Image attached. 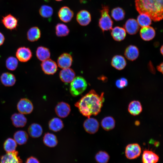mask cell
I'll use <instances>...</instances> for the list:
<instances>
[{
	"mask_svg": "<svg viewBox=\"0 0 163 163\" xmlns=\"http://www.w3.org/2000/svg\"><path fill=\"white\" fill-rule=\"evenodd\" d=\"M5 40V37L3 34L0 32V46L2 45Z\"/></svg>",
	"mask_w": 163,
	"mask_h": 163,
	"instance_id": "obj_42",
	"label": "cell"
},
{
	"mask_svg": "<svg viewBox=\"0 0 163 163\" xmlns=\"http://www.w3.org/2000/svg\"><path fill=\"white\" fill-rule=\"evenodd\" d=\"M111 30V35L115 40L120 41L125 38L126 34V30L124 28L116 26Z\"/></svg>",
	"mask_w": 163,
	"mask_h": 163,
	"instance_id": "obj_24",
	"label": "cell"
},
{
	"mask_svg": "<svg viewBox=\"0 0 163 163\" xmlns=\"http://www.w3.org/2000/svg\"><path fill=\"white\" fill-rule=\"evenodd\" d=\"M102 127L105 130L109 131L113 129L115 122L114 118L111 117H106L104 118L101 123Z\"/></svg>",
	"mask_w": 163,
	"mask_h": 163,
	"instance_id": "obj_32",
	"label": "cell"
},
{
	"mask_svg": "<svg viewBox=\"0 0 163 163\" xmlns=\"http://www.w3.org/2000/svg\"><path fill=\"white\" fill-rule=\"evenodd\" d=\"M127 84V80L124 78H122L120 79L117 80L116 82V85L117 87L120 89L126 87Z\"/></svg>",
	"mask_w": 163,
	"mask_h": 163,
	"instance_id": "obj_40",
	"label": "cell"
},
{
	"mask_svg": "<svg viewBox=\"0 0 163 163\" xmlns=\"http://www.w3.org/2000/svg\"><path fill=\"white\" fill-rule=\"evenodd\" d=\"M129 112L133 116L139 115L142 110V107L139 101H133L129 104L128 107Z\"/></svg>",
	"mask_w": 163,
	"mask_h": 163,
	"instance_id": "obj_31",
	"label": "cell"
},
{
	"mask_svg": "<svg viewBox=\"0 0 163 163\" xmlns=\"http://www.w3.org/2000/svg\"><path fill=\"white\" fill-rule=\"evenodd\" d=\"M87 86V84L85 79L82 77L77 76L71 82L70 91L72 96L76 97L84 92Z\"/></svg>",
	"mask_w": 163,
	"mask_h": 163,
	"instance_id": "obj_3",
	"label": "cell"
},
{
	"mask_svg": "<svg viewBox=\"0 0 163 163\" xmlns=\"http://www.w3.org/2000/svg\"><path fill=\"white\" fill-rule=\"evenodd\" d=\"M163 45H162L160 49V53L162 55H163Z\"/></svg>",
	"mask_w": 163,
	"mask_h": 163,
	"instance_id": "obj_44",
	"label": "cell"
},
{
	"mask_svg": "<svg viewBox=\"0 0 163 163\" xmlns=\"http://www.w3.org/2000/svg\"><path fill=\"white\" fill-rule=\"evenodd\" d=\"M22 160L18 155V152H6L1 158L0 163H22Z\"/></svg>",
	"mask_w": 163,
	"mask_h": 163,
	"instance_id": "obj_10",
	"label": "cell"
},
{
	"mask_svg": "<svg viewBox=\"0 0 163 163\" xmlns=\"http://www.w3.org/2000/svg\"><path fill=\"white\" fill-rule=\"evenodd\" d=\"M111 16L116 21H120L123 20L125 15L124 10L120 7H116L113 8L111 12Z\"/></svg>",
	"mask_w": 163,
	"mask_h": 163,
	"instance_id": "obj_36",
	"label": "cell"
},
{
	"mask_svg": "<svg viewBox=\"0 0 163 163\" xmlns=\"http://www.w3.org/2000/svg\"><path fill=\"white\" fill-rule=\"evenodd\" d=\"M152 21L149 16L144 14H140L137 19L139 25L142 27L149 26L152 24Z\"/></svg>",
	"mask_w": 163,
	"mask_h": 163,
	"instance_id": "obj_33",
	"label": "cell"
},
{
	"mask_svg": "<svg viewBox=\"0 0 163 163\" xmlns=\"http://www.w3.org/2000/svg\"><path fill=\"white\" fill-rule=\"evenodd\" d=\"M16 56L20 61L25 62L31 58L32 53L29 48L25 46L21 47L17 50Z\"/></svg>",
	"mask_w": 163,
	"mask_h": 163,
	"instance_id": "obj_8",
	"label": "cell"
},
{
	"mask_svg": "<svg viewBox=\"0 0 163 163\" xmlns=\"http://www.w3.org/2000/svg\"><path fill=\"white\" fill-rule=\"evenodd\" d=\"M56 35L59 37L67 36L69 34V30L67 26L62 23L57 24L56 26Z\"/></svg>",
	"mask_w": 163,
	"mask_h": 163,
	"instance_id": "obj_35",
	"label": "cell"
},
{
	"mask_svg": "<svg viewBox=\"0 0 163 163\" xmlns=\"http://www.w3.org/2000/svg\"><path fill=\"white\" fill-rule=\"evenodd\" d=\"M124 54L128 59L133 61L136 59L138 57L139 55V50L136 46L130 45L126 48Z\"/></svg>",
	"mask_w": 163,
	"mask_h": 163,
	"instance_id": "obj_21",
	"label": "cell"
},
{
	"mask_svg": "<svg viewBox=\"0 0 163 163\" xmlns=\"http://www.w3.org/2000/svg\"><path fill=\"white\" fill-rule=\"evenodd\" d=\"M14 138L17 144L19 145H23L27 142L28 136L26 132L20 130L15 133L14 135Z\"/></svg>",
	"mask_w": 163,
	"mask_h": 163,
	"instance_id": "obj_28",
	"label": "cell"
},
{
	"mask_svg": "<svg viewBox=\"0 0 163 163\" xmlns=\"http://www.w3.org/2000/svg\"><path fill=\"white\" fill-rule=\"evenodd\" d=\"M139 26L136 20L131 18L126 21L124 25V28L128 34L134 35L138 31Z\"/></svg>",
	"mask_w": 163,
	"mask_h": 163,
	"instance_id": "obj_12",
	"label": "cell"
},
{
	"mask_svg": "<svg viewBox=\"0 0 163 163\" xmlns=\"http://www.w3.org/2000/svg\"><path fill=\"white\" fill-rule=\"evenodd\" d=\"M75 73L72 69L69 68L62 69L59 73V77L64 83H71L75 78Z\"/></svg>",
	"mask_w": 163,
	"mask_h": 163,
	"instance_id": "obj_13",
	"label": "cell"
},
{
	"mask_svg": "<svg viewBox=\"0 0 163 163\" xmlns=\"http://www.w3.org/2000/svg\"><path fill=\"white\" fill-rule=\"evenodd\" d=\"M81 2H85L87 0H79Z\"/></svg>",
	"mask_w": 163,
	"mask_h": 163,
	"instance_id": "obj_45",
	"label": "cell"
},
{
	"mask_svg": "<svg viewBox=\"0 0 163 163\" xmlns=\"http://www.w3.org/2000/svg\"><path fill=\"white\" fill-rule=\"evenodd\" d=\"M48 126L50 130L57 132L63 128L64 124L61 119L57 117H54L49 121Z\"/></svg>",
	"mask_w": 163,
	"mask_h": 163,
	"instance_id": "obj_27",
	"label": "cell"
},
{
	"mask_svg": "<svg viewBox=\"0 0 163 163\" xmlns=\"http://www.w3.org/2000/svg\"><path fill=\"white\" fill-rule=\"evenodd\" d=\"M41 66L43 71L47 75L54 74L57 70L56 62L50 59L43 61Z\"/></svg>",
	"mask_w": 163,
	"mask_h": 163,
	"instance_id": "obj_9",
	"label": "cell"
},
{
	"mask_svg": "<svg viewBox=\"0 0 163 163\" xmlns=\"http://www.w3.org/2000/svg\"><path fill=\"white\" fill-rule=\"evenodd\" d=\"M95 159L98 163H107L109 160L110 156L107 152L101 151L96 154Z\"/></svg>",
	"mask_w": 163,
	"mask_h": 163,
	"instance_id": "obj_38",
	"label": "cell"
},
{
	"mask_svg": "<svg viewBox=\"0 0 163 163\" xmlns=\"http://www.w3.org/2000/svg\"><path fill=\"white\" fill-rule=\"evenodd\" d=\"M26 163H40L38 160L34 157H30L27 158Z\"/></svg>",
	"mask_w": 163,
	"mask_h": 163,
	"instance_id": "obj_41",
	"label": "cell"
},
{
	"mask_svg": "<svg viewBox=\"0 0 163 163\" xmlns=\"http://www.w3.org/2000/svg\"><path fill=\"white\" fill-rule=\"evenodd\" d=\"M18 65V59L13 56H10L6 61V66L9 70L14 71L17 68Z\"/></svg>",
	"mask_w": 163,
	"mask_h": 163,
	"instance_id": "obj_39",
	"label": "cell"
},
{
	"mask_svg": "<svg viewBox=\"0 0 163 163\" xmlns=\"http://www.w3.org/2000/svg\"><path fill=\"white\" fill-rule=\"evenodd\" d=\"M13 125L16 127H23L27 122V119L24 114L21 113H14L11 116Z\"/></svg>",
	"mask_w": 163,
	"mask_h": 163,
	"instance_id": "obj_20",
	"label": "cell"
},
{
	"mask_svg": "<svg viewBox=\"0 0 163 163\" xmlns=\"http://www.w3.org/2000/svg\"><path fill=\"white\" fill-rule=\"evenodd\" d=\"M104 93L100 95L91 90L75 104L80 113L84 116L90 117L96 115L101 111L104 101Z\"/></svg>",
	"mask_w": 163,
	"mask_h": 163,
	"instance_id": "obj_1",
	"label": "cell"
},
{
	"mask_svg": "<svg viewBox=\"0 0 163 163\" xmlns=\"http://www.w3.org/2000/svg\"><path fill=\"white\" fill-rule=\"evenodd\" d=\"M36 55L37 58L43 62L49 59L50 53L48 48L44 46H40L37 49Z\"/></svg>",
	"mask_w": 163,
	"mask_h": 163,
	"instance_id": "obj_30",
	"label": "cell"
},
{
	"mask_svg": "<svg viewBox=\"0 0 163 163\" xmlns=\"http://www.w3.org/2000/svg\"><path fill=\"white\" fill-rule=\"evenodd\" d=\"M41 31L37 27H34L30 28L27 33L28 40L30 42H34L37 40L40 37Z\"/></svg>",
	"mask_w": 163,
	"mask_h": 163,
	"instance_id": "obj_29",
	"label": "cell"
},
{
	"mask_svg": "<svg viewBox=\"0 0 163 163\" xmlns=\"http://www.w3.org/2000/svg\"><path fill=\"white\" fill-rule=\"evenodd\" d=\"M159 160V157L151 150L145 149L142 154V163H157Z\"/></svg>",
	"mask_w": 163,
	"mask_h": 163,
	"instance_id": "obj_15",
	"label": "cell"
},
{
	"mask_svg": "<svg viewBox=\"0 0 163 163\" xmlns=\"http://www.w3.org/2000/svg\"><path fill=\"white\" fill-rule=\"evenodd\" d=\"M102 8L100 11L101 16L99 21V26L104 32L111 30L113 23L109 14V7L102 5Z\"/></svg>",
	"mask_w": 163,
	"mask_h": 163,
	"instance_id": "obj_4",
	"label": "cell"
},
{
	"mask_svg": "<svg viewBox=\"0 0 163 163\" xmlns=\"http://www.w3.org/2000/svg\"><path fill=\"white\" fill-rule=\"evenodd\" d=\"M43 141L45 145L50 147H54L58 143L56 136L53 134L49 133L45 134Z\"/></svg>",
	"mask_w": 163,
	"mask_h": 163,
	"instance_id": "obj_26",
	"label": "cell"
},
{
	"mask_svg": "<svg viewBox=\"0 0 163 163\" xmlns=\"http://www.w3.org/2000/svg\"><path fill=\"white\" fill-rule=\"evenodd\" d=\"M60 19L62 21L67 23L72 20L74 13L68 7L64 6L60 8L58 13Z\"/></svg>",
	"mask_w": 163,
	"mask_h": 163,
	"instance_id": "obj_18",
	"label": "cell"
},
{
	"mask_svg": "<svg viewBox=\"0 0 163 163\" xmlns=\"http://www.w3.org/2000/svg\"><path fill=\"white\" fill-rule=\"evenodd\" d=\"M163 0H135V5L139 14L149 16L154 21H158L163 18Z\"/></svg>",
	"mask_w": 163,
	"mask_h": 163,
	"instance_id": "obj_2",
	"label": "cell"
},
{
	"mask_svg": "<svg viewBox=\"0 0 163 163\" xmlns=\"http://www.w3.org/2000/svg\"><path fill=\"white\" fill-rule=\"evenodd\" d=\"M56 1H62V0H55Z\"/></svg>",
	"mask_w": 163,
	"mask_h": 163,
	"instance_id": "obj_46",
	"label": "cell"
},
{
	"mask_svg": "<svg viewBox=\"0 0 163 163\" xmlns=\"http://www.w3.org/2000/svg\"><path fill=\"white\" fill-rule=\"evenodd\" d=\"M39 12L40 15L44 18H50L52 16L53 10L50 6L46 5H42L40 7Z\"/></svg>",
	"mask_w": 163,
	"mask_h": 163,
	"instance_id": "obj_37",
	"label": "cell"
},
{
	"mask_svg": "<svg viewBox=\"0 0 163 163\" xmlns=\"http://www.w3.org/2000/svg\"><path fill=\"white\" fill-rule=\"evenodd\" d=\"M140 35L142 40L145 41H149L154 38L155 35V32L154 29L151 27H142L141 29Z\"/></svg>",
	"mask_w": 163,
	"mask_h": 163,
	"instance_id": "obj_16",
	"label": "cell"
},
{
	"mask_svg": "<svg viewBox=\"0 0 163 163\" xmlns=\"http://www.w3.org/2000/svg\"><path fill=\"white\" fill-rule=\"evenodd\" d=\"M17 147V143L15 140L11 138H8L5 141L3 147L6 152L14 151Z\"/></svg>",
	"mask_w": 163,
	"mask_h": 163,
	"instance_id": "obj_34",
	"label": "cell"
},
{
	"mask_svg": "<svg viewBox=\"0 0 163 163\" xmlns=\"http://www.w3.org/2000/svg\"><path fill=\"white\" fill-rule=\"evenodd\" d=\"M76 20L80 25L85 26L89 24L91 21V15L88 11L82 10L77 13Z\"/></svg>",
	"mask_w": 163,
	"mask_h": 163,
	"instance_id": "obj_19",
	"label": "cell"
},
{
	"mask_svg": "<svg viewBox=\"0 0 163 163\" xmlns=\"http://www.w3.org/2000/svg\"><path fill=\"white\" fill-rule=\"evenodd\" d=\"M163 63L162 62L157 67V70L159 72H161L162 74H163Z\"/></svg>",
	"mask_w": 163,
	"mask_h": 163,
	"instance_id": "obj_43",
	"label": "cell"
},
{
	"mask_svg": "<svg viewBox=\"0 0 163 163\" xmlns=\"http://www.w3.org/2000/svg\"><path fill=\"white\" fill-rule=\"evenodd\" d=\"M112 66L118 70H122L125 67L126 62L124 58L121 55L114 56L111 60Z\"/></svg>",
	"mask_w": 163,
	"mask_h": 163,
	"instance_id": "obj_23",
	"label": "cell"
},
{
	"mask_svg": "<svg viewBox=\"0 0 163 163\" xmlns=\"http://www.w3.org/2000/svg\"><path fill=\"white\" fill-rule=\"evenodd\" d=\"M141 152V148L139 145L136 143L129 144L125 148V156L129 159L137 158L140 155Z\"/></svg>",
	"mask_w": 163,
	"mask_h": 163,
	"instance_id": "obj_5",
	"label": "cell"
},
{
	"mask_svg": "<svg viewBox=\"0 0 163 163\" xmlns=\"http://www.w3.org/2000/svg\"><path fill=\"white\" fill-rule=\"evenodd\" d=\"M0 80L2 84L7 87L14 85L16 82L14 75L8 72L3 73L1 76Z\"/></svg>",
	"mask_w": 163,
	"mask_h": 163,
	"instance_id": "obj_22",
	"label": "cell"
},
{
	"mask_svg": "<svg viewBox=\"0 0 163 163\" xmlns=\"http://www.w3.org/2000/svg\"><path fill=\"white\" fill-rule=\"evenodd\" d=\"M28 132L31 137L37 138L41 136L43 130L42 127L40 124L37 123H33L29 126Z\"/></svg>",
	"mask_w": 163,
	"mask_h": 163,
	"instance_id": "obj_25",
	"label": "cell"
},
{
	"mask_svg": "<svg viewBox=\"0 0 163 163\" xmlns=\"http://www.w3.org/2000/svg\"><path fill=\"white\" fill-rule=\"evenodd\" d=\"M83 126L87 132L93 134L98 131L99 125V122L96 119L89 117L84 121Z\"/></svg>",
	"mask_w": 163,
	"mask_h": 163,
	"instance_id": "obj_7",
	"label": "cell"
},
{
	"mask_svg": "<svg viewBox=\"0 0 163 163\" xmlns=\"http://www.w3.org/2000/svg\"><path fill=\"white\" fill-rule=\"evenodd\" d=\"M2 21L7 29L11 30L15 29L18 25V20L11 14L3 17Z\"/></svg>",
	"mask_w": 163,
	"mask_h": 163,
	"instance_id": "obj_17",
	"label": "cell"
},
{
	"mask_svg": "<svg viewBox=\"0 0 163 163\" xmlns=\"http://www.w3.org/2000/svg\"><path fill=\"white\" fill-rule=\"evenodd\" d=\"M17 108L20 113L23 114H29L33 111L34 106L30 100L26 98H23L18 102Z\"/></svg>",
	"mask_w": 163,
	"mask_h": 163,
	"instance_id": "obj_6",
	"label": "cell"
},
{
	"mask_svg": "<svg viewBox=\"0 0 163 163\" xmlns=\"http://www.w3.org/2000/svg\"><path fill=\"white\" fill-rule=\"evenodd\" d=\"M72 57L70 54L63 53L58 59V65L62 69L69 68L72 65Z\"/></svg>",
	"mask_w": 163,
	"mask_h": 163,
	"instance_id": "obj_14",
	"label": "cell"
},
{
	"mask_svg": "<svg viewBox=\"0 0 163 163\" xmlns=\"http://www.w3.org/2000/svg\"><path fill=\"white\" fill-rule=\"evenodd\" d=\"M55 111L56 115L59 117L64 118L67 117L71 111L69 105L65 102L59 103L55 108Z\"/></svg>",
	"mask_w": 163,
	"mask_h": 163,
	"instance_id": "obj_11",
	"label": "cell"
}]
</instances>
